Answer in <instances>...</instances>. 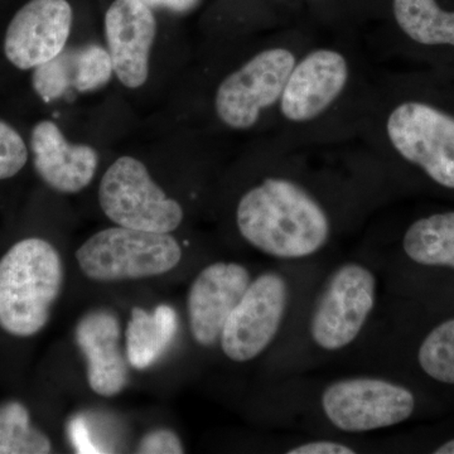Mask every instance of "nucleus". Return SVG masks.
I'll return each mask as SVG.
<instances>
[{"instance_id":"1","label":"nucleus","mask_w":454,"mask_h":454,"mask_svg":"<svg viewBox=\"0 0 454 454\" xmlns=\"http://www.w3.org/2000/svg\"><path fill=\"white\" fill-rule=\"evenodd\" d=\"M236 226L247 244L271 258H309L333 235L324 203L289 176H269L241 196Z\"/></svg>"},{"instance_id":"2","label":"nucleus","mask_w":454,"mask_h":454,"mask_svg":"<svg viewBox=\"0 0 454 454\" xmlns=\"http://www.w3.org/2000/svg\"><path fill=\"white\" fill-rule=\"evenodd\" d=\"M64 284V264L49 241H20L0 259V327L16 337L35 336L49 324Z\"/></svg>"},{"instance_id":"3","label":"nucleus","mask_w":454,"mask_h":454,"mask_svg":"<svg viewBox=\"0 0 454 454\" xmlns=\"http://www.w3.org/2000/svg\"><path fill=\"white\" fill-rule=\"evenodd\" d=\"M380 133L403 162L454 190V115L428 101L404 98L382 110Z\"/></svg>"},{"instance_id":"4","label":"nucleus","mask_w":454,"mask_h":454,"mask_svg":"<svg viewBox=\"0 0 454 454\" xmlns=\"http://www.w3.org/2000/svg\"><path fill=\"white\" fill-rule=\"evenodd\" d=\"M354 61L342 49L324 44L301 53L278 104L282 124L295 131L324 124L354 89Z\"/></svg>"},{"instance_id":"5","label":"nucleus","mask_w":454,"mask_h":454,"mask_svg":"<svg viewBox=\"0 0 454 454\" xmlns=\"http://www.w3.org/2000/svg\"><path fill=\"white\" fill-rule=\"evenodd\" d=\"M181 259V245L172 235L122 226L101 230L76 252L82 273L97 282L163 276Z\"/></svg>"},{"instance_id":"6","label":"nucleus","mask_w":454,"mask_h":454,"mask_svg":"<svg viewBox=\"0 0 454 454\" xmlns=\"http://www.w3.org/2000/svg\"><path fill=\"white\" fill-rule=\"evenodd\" d=\"M301 53L282 42L265 47L247 59L217 86L215 113L232 130L252 129L262 114L278 107L283 90Z\"/></svg>"},{"instance_id":"7","label":"nucleus","mask_w":454,"mask_h":454,"mask_svg":"<svg viewBox=\"0 0 454 454\" xmlns=\"http://www.w3.org/2000/svg\"><path fill=\"white\" fill-rule=\"evenodd\" d=\"M98 202L107 219L140 231L170 234L184 221V208L149 175L145 163L124 155L106 169L98 187Z\"/></svg>"},{"instance_id":"8","label":"nucleus","mask_w":454,"mask_h":454,"mask_svg":"<svg viewBox=\"0 0 454 454\" xmlns=\"http://www.w3.org/2000/svg\"><path fill=\"white\" fill-rule=\"evenodd\" d=\"M376 301V278L365 265L348 262L328 278L309 322L313 342L325 351L348 348L365 327Z\"/></svg>"},{"instance_id":"9","label":"nucleus","mask_w":454,"mask_h":454,"mask_svg":"<svg viewBox=\"0 0 454 454\" xmlns=\"http://www.w3.org/2000/svg\"><path fill=\"white\" fill-rule=\"evenodd\" d=\"M325 418L345 433H365L405 422L415 411V396L396 382L349 378L325 387L321 397Z\"/></svg>"},{"instance_id":"10","label":"nucleus","mask_w":454,"mask_h":454,"mask_svg":"<svg viewBox=\"0 0 454 454\" xmlns=\"http://www.w3.org/2000/svg\"><path fill=\"white\" fill-rule=\"evenodd\" d=\"M288 297V284L280 274L265 273L252 280L221 333L225 356L247 363L262 355L280 330Z\"/></svg>"},{"instance_id":"11","label":"nucleus","mask_w":454,"mask_h":454,"mask_svg":"<svg viewBox=\"0 0 454 454\" xmlns=\"http://www.w3.org/2000/svg\"><path fill=\"white\" fill-rule=\"evenodd\" d=\"M73 16L67 0H29L5 33L8 61L20 70H29L55 59L66 49Z\"/></svg>"},{"instance_id":"12","label":"nucleus","mask_w":454,"mask_h":454,"mask_svg":"<svg viewBox=\"0 0 454 454\" xmlns=\"http://www.w3.org/2000/svg\"><path fill=\"white\" fill-rule=\"evenodd\" d=\"M157 35V20L142 0H115L106 16L107 51L114 74L128 89L145 85Z\"/></svg>"},{"instance_id":"13","label":"nucleus","mask_w":454,"mask_h":454,"mask_svg":"<svg viewBox=\"0 0 454 454\" xmlns=\"http://www.w3.org/2000/svg\"><path fill=\"white\" fill-rule=\"evenodd\" d=\"M252 283L249 270L238 262H215L203 269L188 292L191 333L199 345L220 340L227 318Z\"/></svg>"},{"instance_id":"14","label":"nucleus","mask_w":454,"mask_h":454,"mask_svg":"<svg viewBox=\"0 0 454 454\" xmlns=\"http://www.w3.org/2000/svg\"><path fill=\"white\" fill-rule=\"evenodd\" d=\"M31 151L35 172L57 192H80L97 173L98 152L92 146L68 142L53 121H42L33 127Z\"/></svg>"},{"instance_id":"15","label":"nucleus","mask_w":454,"mask_h":454,"mask_svg":"<svg viewBox=\"0 0 454 454\" xmlns=\"http://www.w3.org/2000/svg\"><path fill=\"white\" fill-rule=\"evenodd\" d=\"M74 339L88 365L91 390L104 397L121 394L129 380V363L121 351L118 318L109 310H91L80 319Z\"/></svg>"},{"instance_id":"16","label":"nucleus","mask_w":454,"mask_h":454,"mask_svg":"<svg viewBox=\"0 0 454 454\" xmlns=\"http://www.w3.org/2000/svg\"><path fill=\"white\" fill-rule=\"evenodd\" d=\"M177 330V313L172 307L160 304L152 313L136 307L125 333L129 365L136 370L153 366L172 345Z\"/></svg>"},{"instance_id":"17","label":"nucleus","mask_w":454,"mask_h":454,"mask_svg":"<svg viewBox=\"0 0 454 454\" xmlns=\"http://www.w3.org/2000/svg\"><path fill=\"white\" fill-rule=\"evenodd\" d=\"M393 16L409 41L454 50V11L442 8L437 0H393Z\"/></svg>"},{"instance_id":"18","label":"nucleus","mask_w":454,"mask_h":454,"mask_svg":"<svg viewBox=\"0 0 454 454\" xmlns=\"http://www.w3.org/2000/svg\"><path fill=\"white\" fill-rule=\"evenodd\" d=\"M403 249L417 264L454 269V211L414 221L406 229Z\"/></svg>"},{"instance_id":"19","label":"nucleus","mask_w":454,"mask_h":454,"mask_svg":"<svg viewBox=\"0 0 454 454\" xmlns=\"http://www.w3.org/2000/svg\"><path fill=\"white\" fill-rule=\"evenodd\" d=\"M52 443L42 430L33 427L28 409L9 400L0 404V454H47Z\"/></svg>"},{"instance_id":"20","label":"nucleus","mask_w":454,"mask_h":454,"mask_svg":"<svg viewBox=\"0 0 454 454\" xmlns=\"http://www.w3.org/2000/svg\"><path fill=\"white\" fill-rule=\"evenodd\" d=\"M71 88L91 92L106 86L114 74L109 51L98 44H86L79 49H65Z\"/></svg>"},{"instance_id":"21","label":"nucleus","mask_w":454,"mask_h":454,"mask_svg":"<svg viewBox=\"0 0 454 454\" xmlns=\"http://www.w3.org/2000/svg\"><path fill=\"white\" fill-rule=\"evenodd\" d=\"M418 363L435 381L454 385V318L430 331L418 351Z\"/></svg>"},{"instance_id":"22","label":"nucleus","mask_w":454,"mask_h":454,"mask_svg":"<svg viewBox=\"0 0 454 454\" xmlns=\"http://www.w3.org/2000/svg\"><path fill=\"white\" fill-rule=\"evenodd\" d=\"M32 85L38 97L46 103L64 97L67 90L71 88L65 50L51 61L35 67L32 74Z\"/></svg>"},{"instance_id":"23","label":"nucleus","mask_w":454,"mask_h":454,"mask_svg":"<svg viewBox=\"0 0 454 454\" xmlns=\"http://www.w3.org/2000/svg\"><path fill=\"white\" fill-rule=\"evenodd\" d=\"M28 160V151L20 134L8 122L0 121V181L14 177Z\"/></svg>"},{"instance_id":"24","label":"nucleus","mask_w":454,"mask_h":454,"mask_svg":"<svg viewBox=\"0 0 454 454\" xmlns=\"http://www.w3.org/2000/svg\"><path fill=\"white\" fill-rule=\"evenodd\" d=\"M184 444L175 432L169 429H155L143 437L138 447L142 454H181Z\"/></svg>"},{"instance_id":"25","label":"nucleus","mask_w":454,"mask_h":454,"mask_svg":"<svg viewBox=\"0 0 454 454\" xmlns=\"http://www.w3.org/2000/svg\"><path fill=\"white\" fill-rule=\"evenodd\" d=\"M67 432L71 443H73L77 453H106L100 447L95 444L94 439L91 437V430H90L85 418H73L68 422Z\"/></svg>"},{"instance_id":"26","label":"nucleus","mask_w":454,"mask_h":454,"mask_svg":"<svg viewBox=\"0 0 454 454\" xmlns=\"http://www.w3.org/2000/svg\"><path fill=\"white\" fill-rule=\"evenodd\" d=\"M286 454H352L356 453L354 448L340 443V442L322 441L309 442V443L300 444L289 448Z\"/></svg>"},{"instance_id":"27","label":"nucleus","mask_w":454,"mask_h":454,"mask_svg":"<svg viewBox=\"0 0 454 454\" xmlns=\"http://www.w3.org/2000/svg\"><path fill=\"white\" fill-rule=\"evenodd\" d=\"M149 7L168 8L175 12H186L193 7L199 0H142Z\"/></svg>"},{"instance_id":"28","label":"nucleus","mask_w":454,"mask_h":454,"mask_svg":"<svg viewBox=\"0 0 454 454\" xmlns=\"http://www.w3.org/2000/svg\"><path fill=\"white\" fill-rule=\"evenodd\" d=\"M435 454H454V439L446 442L434 450Z\"/></svg>"}]
</instances>
